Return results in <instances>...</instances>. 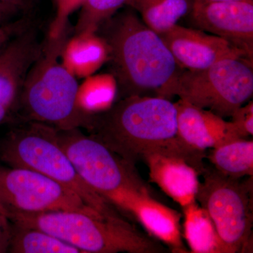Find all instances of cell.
<instances>
[{
    "instance_id": "15",
    "label": "cell",
    "mask_w": 253,
    "mask_h": 253,
    "mask_svg": "<svg viewBox=\"0 0 253 253\" xmlns=\"http://www.w3.org/2000/svg\"><path fill=\"white\" fill-rule=\"evenodd\" d=\"M121 210L135 218L149 235L167 245L172 253H189L182 241L180 213L153 199L149 189L131 192Z\"/></svg>"
},
{
    "instance_id": "18",
    "label": "cell",
    "mask_w": 253,
    "mask_h": 253,
    "mask_svg": "<svg viewBox=\"0 0 253 253\" xmlns=\"http://www.w3.org/2000/svg\"><path fill=\"white\" fill-rule=\"evenodd\" d=\"M182 209L184 237L191 250L190 253H229L204 208L195 202Z\"/></svg>"
},
{
    "instance_id": "23",
    "label": "cell",
    "mask_w": 253,
    "mask_h": 253,
    "mask_svg": "<svg viewBox=\"0 0 253 253\" xmlns=\"http://www.w3.org/2000/svg\"><path fill=\"white\" fill-rule=\"evenodd\" d=\"M55 6V16L51 23L47 36L56 38L68 30L70 16L79 9L83 0H53Z\"/></svg>"
},
{
    "instance_id": "11",
    "label": "cell",
    "mask_w": 253,
    "mask_h": 253,
    "mask_svg": "<svg viewBox=\"0 0 253 253\" xmlns=\"http://www.w3.org/2000/svg\"><path fill=\"white\" fill-rule=\"evenodd\" d=\"M160 36L183 70L201 71L229 58L253 60L229 42L197 28L177 24Z\"/></svg>"
},
{
    "instance_id": "31",
    "label": "cell",
    "mask_w": 253,
    "mask_h": 253,
    "mask_svg": "<svg viewBox=\"0 0 253 253\" xmlns=\"http://www.w3.org/2000/svg\"><path fill=\"white\" fill-rule=\"evenodd\" d=\"M0 209H2V208H1V207H0ZM3 210V209H2Z\"/></svg>"
},
{
    "instance_id": "2",
    "label": "cell",
    "mask_w": 253,
    "mask_h": 253,
    "mask_svg": "<svg viewBox=\"0 0 253 253\" xmlns=\"http://www.w3.org/2000/svg\"><path fill=\"white\" fill-rule=\"evenodd\" d=\"M84 129L133 166L149 153L189 154L196 150L178 135L175 103L158 96L116 100L109 109L90 113Z\"/></svg>"
},
{
    "instance_id": "26",
    "label": "cell",
    "mask_w": 253,
    "mask_h": 253,
    "mask_svg": "<svg viewBox=\"0 0 253 253\" xmlns=\"http://www.w3.org/2000/svg\"><path fill=\"white\" fill-rule=\"evenodd\" d=\"M12 224L4 211L0 209V253L8 252Z\"/></svg>"
},
{
    "instance_id": "30",
    "label": "cell",
    "mask_w": 253,
    "mask_h": 253,
    "mask_svg": "<svg viewBox=\"0 0 253 253\" xmlns=\"http://www.w3.org/2000/svg\"><path fill=\"white\" fill-rule=\"evenodd\" d=\"M206 1H243V0H203Z\"/></svg>"
},
{
    "instance_id": "6",
    "label": "cell",
    "mask_w": 253,
    "mask_h": 253,
    "mask_svg": "<svg viewBox=\"0 0 253 253\" xmlns=\"http://www.w3.org/2000/svg\"><path fill=\"white\" fill-rule=\"evenodd\" d=\"M171 94L221 118L231 117L252 98L253 60L229 58L201 71L182 70Z\"/></svg>"
},
{
    "instance_id": "3",
    "label": "cell",
    "mask_w": 253,
    "mask_h": 253,
    "mask_svg": "<svg viewBox=\"0 0 253 253\" xmlns=\"http://www.w3.org/2000/svg\"><path fill=\"white\" fill-rule=\"evenodd\" d=\"M67 38L68 30L56 38L46 36L18 99L16 110L22 122L44 123L60 130L85 127L90 113L80 104L76 77L59 62Z\"/></svg>"
},
{
    "instance_id": "4",
    "label": "cell",
    "mask_w": 253,
    "mask_h": 253,
    "mask_svg": "<svg viewBox=\"0 0 253 253\" xmlns=\"http://www.w3.org/2000/svg\"><path fill=\"white\" fill-rule=\"evenodd\" d=\"M16 225L48 233L86 253H160L166 249L121 216L76 211L6 212Z\"/></svg>"
},
{
    "instance_id": "5",
    "label": "cell",
    "mask_w": 253,
    "mask_h": 253,
    "mask_svg": "<svg viewBox=\"0 0 253 253\" xmlns=\"http://www.w3.org/2000/svg\"><path fill=\"white\" fill-rule=\"evenodd\" d=\"M0 162L46 176L76 193L105 216L117 215L113 206L94 192L78 174L57 139V130L44 123L23 121L0 144Z\"/></svg>"
},
{
    "instance_id": "25",
    "label": "cell",
    "mask_w": 253,
    "mask_h": 253,
    "mask_svg": "<svg viewBox=\"0 0 253 253\" xmlns=\"http://www.w3.org/2000/svg\"><path fill=\"white\" fill-rule=\"evenodd\" d=\"M30 25V20L23 18L18 21L0 26V46L4 45L13 37L23 30L26 29Z\"/></svg>"
},
{
    "instance_id": "29",
    "label": "cell",
    "mask_w": 253,
    "mask_h": 253,
    "mask_svg": "<svg viewBox=\"0 0 253 253\" xmlns=\"http://www.w3.org/2000/svg\"><path fill=\"white\" fill-rule=\"evenodd\" d=\"M9 113V111H8L7 109H6L4 105L1 104V101H0V124L2 123L3 121L6 120Z\"/></svg>"
},
{
    "instance_id": "8",
    "label": "cell",
    "mask_w": 253,
    "mask_h": 253,
    "mask_svg": "<svg viewBox=\"0 0 253 253\" xmlns=\"http://www.w3.org/2000/svg\"><path fill=\"white\" fill-rule=\"evenodd\" d=\"M57 139L83 180L111 206L119 208L131 191L149 189L134 166L79 128L57 129Z\"/></svg>"
},
{
    "instance_id": "20",
    "label": "cell",
    "mask_w": 253,
    "mask_h": 253,
    "mask_svg": "<svg viewBox=\"0 0 253 253\" xmlns=\"http://www.w3.org/2000/svg\"><path fill=\"white\" fill-rule=\"evenodd\" d=\"M12 224L8 252L12 253H82L74 246L48 233Z\"/></svg>"
},
{
    "instance_id": "10",
    "label": "cell",
    "mask_w": 253,
    "mask_h": 253,
    "mask_svg": "<svg viewBox=\"0 0 253 253\" xmlns=\"http://www.w3.org/2000/svg\"><path fill=\"white\" fill-rule=\"evenodd\" d=\"M189 16L197 29L225 40L253 59V0H194Z\"/></svg>"
},
{
    "instance_id": "13",
    "label": "cell",
    "mask_w": 253,
    "mask_h": 253,
    "mask_svg": "<svg viewBox=\"0 0 253 253\" xmlns=\"http://www.w3.org/2000/svg\"><path fill=\"white\" fill-rule=\"evenodd\" d=\"M43 46L36 28L29 26L9 40L0 51V101L9 113L16 109L23 83Z\"/></svg>"
},
{
    "instance_id": "22",
    "label": "cell",
    "mask_w": 253,
    "mask_h": 253,
    "mask_svg": "<svg viewBox=\"0 0 253 253\" xmlns=\"http://www.w3.org/2000/svg\"><path fill=\"white\" fill-rule=\"evenodd\" d=\"M126 0H83L74 36L95 33L105 21L116 14Z\"/></svg>"
},
{
    "instance_id": "27",
    "label": "cell",
    "mask_w": 253,
    "mask_h": 253,
    "mask_svg": "<svg viewBox=\"0 0 253 253\" xmlns=\"http://www.w3.org/2000/svg\"><path fill=\"white\" fill-rule=\"evenodd\" d=\"M20 9L13 5L0 1V26L9 23L10 20L17 14Z\"/></svg>"
},
{
    "instance_id": "16",
    "label": "cell",
    "mask_w": 253,
    "mask_h": 253,
    "mask_svg": "<svg viewBox=\"0 0 253 253\" xmlns=\"http://www.w3.org/2000/svg\"><path fill=\"white\" fill-rule=\"evenodd\" d=\"M107 48L96 33L74 36L67 40L61 57L63 65L76 77H89L107 59Z\"/></svg>"
},
{
    "instance_id": "28",
    "label": "cell",
    "mask_w": 253,
    "mask_h": 253,
    "mask_svg": "<svg viewBox=\"0 0 253 253\" xmlns=\"http://www.w3.org/2000/svg\"><path fill=\"white\" fill-rule=\"evenodd\" d=\"M26 0H0L1 2L5 3V4L13 5V6H16V7L21 8L24 6Z\"/></svg>"
},
{
    "instance_id": "12",
    "label": "cell",
    "mask_w": 253,
    "mask_h": 253,
    "mask_svg": "<svg viewBox=\"0 0 253 253\" xmlns=\"http://www.w3.org/2000/svg\"><path fill=\"white\" fill-rule=\"evenodd\" d=\"M141 160L147 165L151 181L181 208L196 202L199 177L206 167L204 160L161 152L145 154Z\"/></svg>"
},
{
    "instance_id": "19",
    "label": "cell",
    "mask_w": 253,
    "mask_h": 253,
    "mask_svg": "<svg viewBox=\"0 0 253 253\" xmlns=\"http://www.w3.org/2000/svg\"><path fill=\"white\" fill-rule=\"evenodd\" d=\"M218 172L234 179L253 176V141L238 139L214 148L207 157Z\"/></svg>"
},
{
    "instance_id": "7",
    "label": "cell",
    "mask_w": 253,
    "mask_h": 253,
    "mask_svg": "<svg viewBox=\"0 0 253 253\" xmlns=\"http://www.w3.org/2000/svg\"><path fill=\"white\" fill-rule=\"evenodd\" d=\"M196 201L212 219L229 253L253 252V176L229 177L206 166Z\"/></svg>"
},
{
    "instance_id": "1",
    "label": "cell",
    "mask_w": 253,
    "mask_h": 253,
    "mask_svg": "<svg viewBox=\"0 0 253 253\" xmlns=\"http://www.w3.org/2000/svg\"><path fill=\"white\" fill-rule=\"evenodd\" d=\"M96 33L107 48L106 63L117 85L116 100L131 96L170 100L173 84L183 69L161 36L134 9L119 10Z\"/></svg>"
},
{
    "instance_id": "24",
    "label": "cell",
    "mask_w": 253,
    "mask_h": 253,
    "mask_svg": "<svg viewBox=\"0 0 253 253\" xmlns=\"http://www.w3.org/2000/svg\"><path fill=\"white\" fill-rule=\"evenodd\" d=\"M231 122L244 139L253 134V103L249 101L233 113Z\"/></svg>"
},
{
    "instance_id": "21",
    "label": "cell",
    "mask_w": 253,
    "mask_h": 253,
    "mask_svg": "<svg viewBox=\"0 0 253 253\" xmlns=\"http://www.w3.org/2000/svg\"><path fill=\"white\" fill-rule=\"evenodd\" d=\"M85 96L86 103L83 109L86 112H101L109 109L117 97V85L116 81L110 73L99 76H89L84 83L79 85L78 96Z\"/></svg>"
},
{
    "instance_id": "17",
    "label": "cell",
    "mask_w": 253,
    "mask_h": 253,
    "mask_svg": "<svg viewBox=\"0 0 253 253\" xmlns=\"http://www.w3.org/2000/svg\"><path fill=\"white\" fill-rule=\"evenodd\" d=\"M194 0H126V6L137 13L143 22L161 35L189 15Z\"/></svg>"
},
{
    "instance_id": "9",
    "label": "cell",
    "mask_w": 253,
    "mask_h": 253,
    "mask_svg": "<svg viewBox=\"0 0 253 253\" xmlns=\"http://www.w3.org/2000/svg\"><path fill=\"white\" fill-rule=\"evenodd\" d=\"M0 207L6 212L76 211L104 215L73 190L41 173L0 164Z\"/></svg>"
},
{
    "instance_id": "14",
    "label": "cell",
    "mask_w": 253,
    "mask_h": 253,
    "mask_svg": "<svg viewBox=\"0 0 253 253\" xmlns=\"http://www.w3.org/2000/svg\"><path fill=\"white\" fill-rule=\"evenodd\" d=\"M178 135L188 146L199 151L214 149L231 141L244 139L231 121L215 113L179 99Z\"/></svg>"
}]
</instances>
